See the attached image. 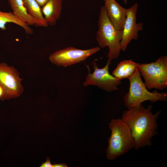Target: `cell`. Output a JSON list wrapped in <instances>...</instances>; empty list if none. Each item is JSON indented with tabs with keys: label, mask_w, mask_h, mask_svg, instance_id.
Instances as JSON below:
<instances>
[{
	"label": "cell",
	"mask_w": 167,
	"mask_h": 167,
	"mask_svg": "<svg viewBox=\"0 0 167 167\" xmlns=\"http://www.w3.org/2000/svg\"><path fill=\"white\" fill-rule=\"evenodd\" d=\"M28 14L34 19L36 27L48 26L43 16L41 6L36 0H23Z\"/></svg>",
	"instance_id": "obj_14"
},
{
	"label": "cell",
	"mask_w": 167,
	"mask_h": 167,
	"mask_svg": "<svg viewBox=\"0 0 167 167\" xmlns=\"http://www.w3.org/2000/svg\"><path fill=\"white\" fill-rule=\"evenodd\" d=\"M139 63L131 60H125L119 63L112 72V75L121 80L132 77L138 70Z\"/></svg>",
	"instance_id": "obj_12"
},
{
	"label": "cell",
	"mask_w": 167,
	"mask_h": 167,
	"mask_svg": "<svg viewBox=\"0 0 167 167\" xmlns=\"http://www.w3.org/2000/svg\"><path fill=\"white\" fill-rule=\"evenodd\" d=\"M138 69L148 89L162 90L167 87V56L160 57L155 62L139 63Z\"/></svg>",
	"instance_id": "obj_5"
},
{
	"label": "cell",
	"mask_w": 167,
	"mask_h": 167,
	"mask_svg": "<svg viewBox=\"0 0 167 167\" xmlns=\"http://www.w3.org/2000/svg\"><path fill=\"white\" fill-rule=\"evenodd\" d=\"M8 23H13L21 27L26 34H32L33 31L29 25L19 20L12 12H3L0 11V29L5 30L6 25Z\"/></svg>",
	"instance_id": "obj_15"
},
{
	"label": "cell",
	"mask_w": 167,
	"mask_h": 167,
	"mask_svg": "<svg viewBox=\"0 0 167 167\" xmlns=\"http://www.w3.org/2000/svg\"><path fill=\"white\" fill-rule=\"evenodd\" d=\"M111 62L108 59L105 66L102 68H99L96 63L94 62L92 63L94 71L92 73H90L89 66L86 65L88 74L84 82V86L86 87L90 85L96 86L108 92L118 90L121 82L109 73V68Z\"/></svg>",
	"instance_id": "obj_6"
},
{
	"label": "cell",
	"mask_w": 167,
	"mask_h": 167,
	"mask_svg": "<svg viewBox=\"0 0 167 167\" xmlns=\"http://www.w3.org/2000/svg\"><path fill=\"white\" fill-rule=\"evenodd\" d=\"M63 0H49L42 7V12L48 25H55L62 11Z\"/></svg>",
	"instance_id": "obj_11"
},
{
	"label": "cell",
	"mask_w": 167,
	"mask_h": 167,
	"mask_svg": "<svg viewBox=\"0 0 167 167\" xmlns=\"http://www.w3.org/2000/svg\"><path fill=\"white\" fill-rule=\"evenodd\" d=\"M41 6H42L49 0H36Z\"/></svg>",
	"instance_id": "obj_18"
},
{
	"label": "cell",
	"mask_w": 167,
	"mask_h": 167,
	"mask_svg": "<svg viewBox=\"0 0 167 167\" xmlns=\"http://www.w3.org/2000/svg\"><path fill=\"white\" fill-rule=\"evenodd\" d=\"M109 127L111 133L106 154L107 159L112 160L134 148V142L129 126L121 118L111 119Z\"/></svg>",
	"instance_id": "obj_2"
},
{
	"label": "cell",
	"mask_w": 167,
	"mask_h": 167,
	"mask_svg": "<svg viewBox=\"0 0 167 167\" xmlns=\"http://www.w3.org/2000/svg\"><path fill=\"white\" fill-rule=\"evenodd\" d=\"M40 167H53V165L52 164L49 158H47L46 161L42 163L40 166Z\"/></svg>",
	"instance_id": "obj_17"
},
{
	"label": "cell",
	"mask_w": 167,
	"mask_h": 167,
	"mask_svg": "<svg viewBox=\"0 0 167 167\" xmlns=\"http://www.w3.org/2000/svg\"><path fill=\"white\" fill-rule=\"evenodd\" d=\"M107 16L118 30H122L126 14L127 9L121 6L116 0H104Z\"/></svg>",
	"instance_id": "obj_10"
},
{
	"label": "cell",
	"mask_w": 167,
	"mask_h": 167,
	"mask_svg": "<svg viewBox=\"0 0 167 167\" xmlns=\"http://www.w3.org/2000/svg\"><path fill=\"white\" fill-rule=\"evenodd\" d=\"M67 166L65 163L54 164L53 165V167H67Z\"/></svg>",
	"instance_id": "obj_19"
},
{
	"label": "cell",
	"mask_w": 167,
	"mask_h": 167,
	"mask_svg": "<svg viewBox=\"0 0 167 167\" xmlns=\"http://www.w3.org/2000/svg\"><path fill=\"white\" fill-rule=\"evenodd\" d=\"M122 30L116 29L109 19L104 6L101 8L98 20L96 40L100 48L108 47L107 57L111 61L119 55Z\"/></svg>",
	"instance_id": "obj_3"
},
{
	"label": "cell",
	"mask_w": 167,
	"mask_h": 167,
	"mask_svg": "<svg viewBox=\"0 0 167 167\" xmlns=\"http://www.w3.org/2000/svg\"><path fill=\"white\" fill-rule=\"evenodd\" d=\"M0 99L2 100L4 99H9L6 91L0 84Z\"/></svg>",
	"instance_id": "obj_16"
},
{
	"label": "cell",
	"mask_w": 167,
	"mask_h": 167,
	"mask_svg": "<svg viewBox=\"0 0 167 167\" xmlns=\"http://www.w3.org/2000/svg\"><path fill=\"white\" fill-rule=\"evenodd\" d=\"M123 0V2L125 4H126L127 3V0Z\"/></svg>",
	"instance_id": "obj_20"
},
{
	"label": "cell",
	"mask_w": 167,
	"mask_h": 167,
	"mask_svg": "<svg viewBox=\"0 0 167 167\" xmlns=\"http://www.w3.org/2000/svg\"><path fill=\"white\" fill-rule=\"evenodd\" d=\"M138 7L135 3L127 9L126 17L122 29V36L121 41V49L125 51L128 45L133 40L138 39V32L143 29V24L136 22V14Z\"/></svg>",
	"instance_id": "obj_9"
},
{
	"label": "cell",
	"mask_w": 167,
	"mask_h": 167,
	"mask_svg": "<svg viewBox=\"0 0 167 167\" xmlns=\"http://www.w3.org/2000/svg\"><path fill=\"white\" fill-rule=\"evenodd\" d=\"M12 12L19 20L29 25L35 26L34 19L28 14L23 0H8Z\"/></svg>",
	"instance_id": "obj_13"
},
{
	"label": "cell",
	"mask_w": 167,
	"mask_h": 167,
	"mask_svg": "<svg viewBox=\"0 0 167 167\" xmlns=\"http://www.w3.org/2000/svg\"><path fill=\"white\" fill-rule=\"evenodd\" d=\"M22 80L14 67L4 63H0V84L6 91L9 99L19 97L22 93Z\"/></svg>",
	"instance_id": "obj_8"
},
{
	"label": "cell",
	"mask_w": 167,
	"mask_h": 167,
	"mask_svg": "<svg viewBox=\"0 0 167 167\" xmlns=\"http://www.w3.org/2000/svg\"><path fill=\"white\" fill-rule=\"evenodd\" d=\"M138 70L128 79L130 86L128 92L123 98L124 105L128 109L139 106L146 101L152 103L166 101L167 93L158 92L157 90L151 92L148 90L142 80Z\"/></svg>",
	"instance_id": "obj_4"
},
{
	"label": "cell",
	"mask_w": 167,
	"mask_h": 167,
	"mask_svg": "<svg viewBox=\"0 0 167 167\" xmlns=\"http://www.w3.org/2000/svg\"><path fill=\"white\" fill-rule=\"evenodd\" d=\"M100 49L97 46L84 50L69 47L54 52L49 55V59L58 66L66 67L86 60Z\"/></svg>",
	"instance_id": "obj_7"
},
{
	"label": "cell",
	"mask_w": 167,
	"mask_h": 167,
	"mask_svg": "<svg viewBox=\"0 0 167 167\" xmlns=\"http://www.w3.org/2000/svg\"><path fill=\"white\" fill-rule=\"evenodd\" d=\"M152 105L145 108L141 104L123 111L121 118L130 129L135 150L151 146L152 137L158 134L157 121L161 111L159 110L153 114L152 112Z\"/></svg>",
	"instance_id": "obj_1"
}]
</instances>
